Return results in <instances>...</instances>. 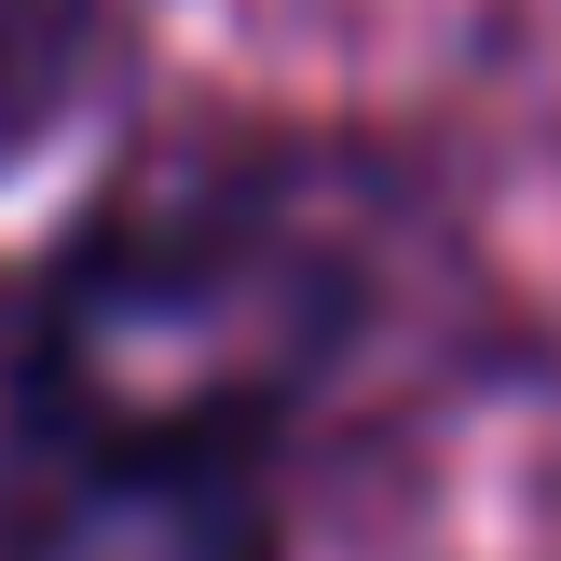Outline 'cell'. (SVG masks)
Segmentation results:
<instances>
[{"label": "cell", "mask_w": 561, "mask_h": 561, "mask_svg": "<svg viewBox=\"0 0 561 561\" xmlns=\"http://www.w3.org/2000/svg\"><path fill=\"white\" fill-rule=\"evenodd\" d=\"M0 398H27V343H14V329H0Z\"/></svg>", "instance_id": "obj_4"}, {"label": "cell", "mask_w": 561, "mask_h": 561, "mask_svg": "<svg viewBox=\"0 0 561 561\" xmlns=\"http://www.w3.org/2000/svg\"><path fill=\"white\" fill-rule=\"evenodd\" d=\"M69 55H82V0H0V151L55 110Z\"/></svg>", "instance_id": "obj_3"}, {"label": "cell", "mask_w": 561, "mask_h": 561, "mask_svg": "<svg viewBox=\"0 0 561 561\" xmlns=\"http://www.w3.org/2000/svg\"><path fill=\"white\" fill-rule=\"evenodd\" d=\"M27 561H274L247 466H82Z\"/></svg>", "instance_id": "obj_2"}, {"label": "cell", "mask_w": 561, "mask_h": 561, "mask_svg": "<svg viewBox=\"0 0 561 561\" xmlns=\"http://www.w3.org/2000/svg\"><path fill=\"white\" fill-rule=\"evenodd\" d=\"M343 301V247L301 206L179 192L124 206L14 343L82 466H247V438L329 370Z\"/></svg>", "instance_id": "obj_1"}]
</instances>
